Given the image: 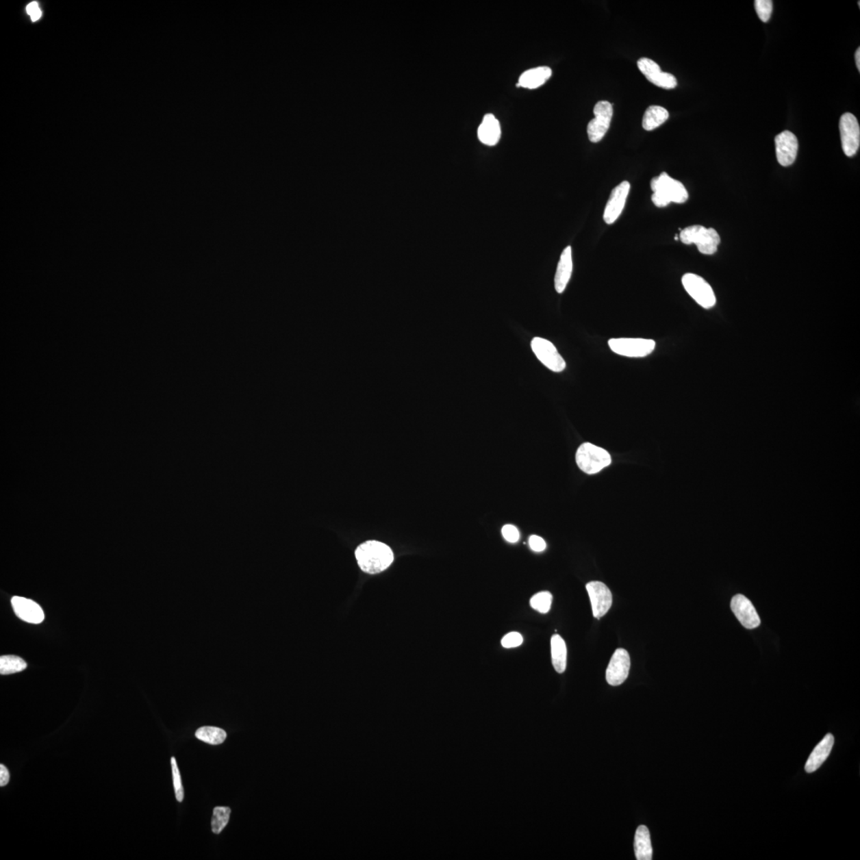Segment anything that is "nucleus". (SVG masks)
Returning <instances> with one entry per match:
<instances>
[{"label": "nucleus", "mask_w": 860, "mask_h": 860, "mask_svg": "<svg viewBox=\"0 0 860 860\" xmlns=\"http://www.w3.org/2000/svg\"><path fill=\"white\" fill-rule=\"evenodd\" d=\"M231 810L228 807H216L214 809L212 820V832L214 834L221 833L226 827L231 817Z\"/></svg>", "instance_id": "obj_26"}, {"label": "nucleus", "mask_w": 860, "mask_h": 860, "mask_svg": "<svg viewBox=\"0 0 860 860\" xmlns=\"http://www.w3.org/2000/svg\"><path fill=\"white\" fill-rule=\"evenodd\" d=\"M170 763H172L173 785H174V789H175V798H177L179 802H182L184 798V787L182 785V780H181V776H180L179 770L178 768L177 762V760H175L174 757H173L172 759H170Z\"/></svg>", "instance_id": "obj_28"}, {"label": "nucleus", "mask_w": 860, "mask_h": 860, "mask_svg": "<svg viewBox=\"0 0 860 860\" xmlns=\"http://www.w3.org/2000/svg\"><path fill=\"white\" fill-rule=\"evenodd\" d=\"M630 188L631 186L628 181H623L612 190L603 214L605 223L613 224L620 216L627 203Z\"/></svg>", "instance_id": "obj_12"}, {"label": "nucleus", "mask_w": 860, "mask_h": 860, "mask_svg": "<svg viewBox=\"0 0 860 860\" xmlns=\"http://www.w3.org/2000/svg\"><path fill=\"white\" fill-rule=\"evenodd\" d=\"M551 659L555 671L558 673H564L566 668V661H568V648L564 640L559 635L555 634L551 637Z\"/></svg>", "instance_id": "obj_22"}, {"label": "nucleus", "mask_w": 860, "mask_h": 860, "mask_svg": "<svg viewBox=\"0 0 860 860\" xmlns=\"http://www.w3.org/2000/svg\"><path fill=\"white\" fill-rule=\"evenodd\" d=\"M27 667V664L21 657L16 656H3L0 658V673L1 675H10L21 672Z\"/></svg>", "instance_id": "obj_25"}, {"label": "nucleus", "mask_w": 860, "mask_h": 860, "mask_svg": "<svg viewBox=\"0 0 860 860\" xmlns=\"http://www.w3.org/2000/svg\"><path fill=\"white\" fill-rule=\"evenodd\" d=\"M10 781V773L7 767L1 764L0 766V786L7 785Z\"/></svg>", "instance_id": "obj_34"}, {"label": "nucleus", "mask_w": 860, "mask_h": 860, "mask_svg": "<svg viewBox=\"0 0 860 860\" xmlns=\"http://www.w3.org/2000/svg\"><path fill=\"white\" fill-rule=\"evenodd\" d=\"M529 546L532 551L535 552H542L546 549V544L542 538L538 535H531L529 539Z\"/></svg>", "instance_id": "obj_32"}, {"label": "nucleus", "mask_w": 860, "mask_h": 860, "mask_svg": "<svg viewBox=\"0 0 860 860\" xmlns=\"http://www.w3.org/2000/svg\"><path fill=\"white\" fill-rule=\"evenodd\" d=\"M609 346L616 354L629 358H642L653 353L656 348V342L639 338L611 339Z\"/></svg>", "instance_id": "obj_6"}, {"label": "nucleus", "mask_w": 860, "mask_h": 860, "mask_svg": "<svg viewBox=\"0 0 860 860\" xmlns=\"http://www.w3.org/2000/svg\"><path fill=\"white\" fill-rule=\"evenodd\" d=\"M840 136L845 155L852 157L860 145V128L856 116L850 112L844 114L839 121Z\"/></svg>", "instance_id": "obj_9"}, {"label": "nucleus", "mask_w": 860, "mask_h": 860, "mask_svg": "<svg viewBox=\"0 0 860 860\" xmlns=\"http://www.w3.org/2000/svg\"><path fill=\"white\" fill-rule=\"evenodd\" d=\"M834 737L832 734L826 735L822 742H819L817 746L809 757L806 762L805 770L807 773L811 774L817 771L822 766L830 752H832L834 745Z\"/></svg>", "instance_id": "obj_18"}, {"label": "nucleus", "mask_w": 860, "mask_h": 860, "mask_svg": "<svg viewBox=\"0 0 860 860\" xmlns=\"http://www.w3.org/2000/svg\"><path fill=\"white\" fill-rule=\"evenodd\" d=\"M573 272L572 250L568 246L561 253L555 277V290L563 293L570 280Z\"/></svg>", "instance_id": "obj_17"}, {"label": "nucleus", "mask_w": 860, "mask_h": 860, "mask_svg": "<svg viewBox=\"0 0 860 860\" xmlns=\"http://www.w3.org/2000/svg\"><path fill=\"white\" fill-rule=\"evenodd\" d=\"M227 736L226 731L214 726H203L195 733V737L198 739L212 745L222 744L226 740Z\"/></svg>", "instance_id": "obj_24"}, {"label": "nucleus", "mask_w": 860, "mask_h": 860, "mask_svg": "<svg viewBox=\"0 0 860 860\" xmlns=\"http://www.w3.org/2000/svg\"><path fill=\"white\" fill-rule=\"evenodd\" d=\"M680 239L685 245L696 244L698 251L705 255L716 253L721 242L715 229L706 228L698 225L683 229L681 232Z\"/></svg>", "instance_id": "obj_3"}, {"label": "nucleus", "mask_w": 860, "mask_h": 860, "mask_svg": "<svg viewBox=\"0 0 860 860\" xmlns=\"http://www.w3.org/2000/svg\"><path fill=\"white\" fill-rule=\"evenodd\" d=\"M635 856L637 860H652L653 847L649 831L644 825L639 826L635 834Z\"/></svg>", "instance_id": "obj_21"}, {"label": "nucleus", "mask_w": 860, "mask_h": 860, "mask_svg": "<svg viewBox=\"0 0 860 860\" xmlns=\"http://www.w3.org/2000/svg\"><path fill=\"white\" fill-rule=\"evenodd\" d=\"M776 155L779 163L783 167H789L795 162L798 153V140L789 131H784L776 136Z\"/></svg>", "instance_id": "obj_14"}, {"label": "nucleus", "mask_w": 860, "mask_h": 860, "mask_svg": "<svg viewBox=\"0 0 860 860\" xmlns=\"http://www.w3.org/2000/svg\"><path fill=\"white\" fill-rule=\"evenodd\" d=\"M755 7L757 16L763 23H767L773 13V1L771 0H756Z\"/></svg>", "instance_id": "obj_29"}, {"label": "nucleus", "mask_w": 860, "mask_h": 860, "mask_svg": "<svg viewBox=\"0 0 860 860\" xmlns=\"http://www.w3.org/2000/svg\"><path fill=\"white\" fill-rule=\"evenodd\" d=\"M855 57H856V63H857V69L859 71H860V49L859 47L857 49V51L856 52V55H855Z\"/></svg>", "instance_id": "obj_35"}, {"label": "nucleus", "mask_w": 860, "mask_h": 860, "mask_svg": "<svg viewBox=\"0 0 860 860\" xmlns=\"http://www.w3.org/2000/svg\"><path fill=\"white\" fill-rule=\"evenodd\" d=\"M612 459L605 449L591 443L581 444L576 453V462L581 471L595 474L610 465Z\"/></svg>", "instance_id": "obj_4"}, {"label": "nucleus", "mask_w": 860, "mask_h": 860, "mask_svg": "<svg viewBox=\"0 0 860 860\" xmlns=\"http://www.w3.org/2000/svg\"><path fill=\"white\" fill-rule=\"evenodd\" d=\"M669 117L668 112L663 107L659 105H651L645 111L642 126L643 129L646 131H653L658 128L666 122Z\"/></svg>", "instance_id": "obj_23"}, {"label": "nucleus", "mask_w": 860, "mask_h": 860, "mask_svg": "<svg viewBox=\"0 0 860 860\" xmlns=\"http://www.w3.org/2000/svg\"><path fill=\"white\" fill-rule=\"evenodd\" d=\"M27 12L29 14H30L32 21L34 22L38 21V19L42 16L41 10L39 8L38 4L36 2H33L29 4L27 8Z\"/></svg>", "instance_id": "obj_33"}, {"label": "nucleus", "mask_w": 860, "mask_h": 860, "mask_svg": "<svg viewBox=\"0 0 860 860\" xmlns=\"http://www.w3.org/2000/svg\"><path fill=\"white\" fill-rule=\"evenodd\" d=\"M503 538L509 542H516L520 539V532L515 526L507 524L503 527Z\"/></svg>", "instance_id": "obj_31"}, {"label": "nucleus", "mask_w": 860, "mask_h": 860, "mask_svg": "<svg viewBox=\"0 0 860 860\" xmlns=\"http://www.w3.org/2000/svg\"><path fill=\"white\" fill-rule=\"evenodd\" d=\"M481 142L488 146H494L499 142L501 128L499 121L492 114H486L477 131Z\"/></svg>", "instance_id": "obj_19"}, {"label": "nucleus", "mask_w": 860, "mask_h": 860, "mask_svg": "<svg viewBox=\"0 0 860 860\" xmlns=\"http://www.w3.org/2000/svg\"><path fill=\"white\" fill-rule=\"evenodd\" d=\"M552 594L548 591H542L538 593L531 598L530 605L532 609L538 611L541 614H547L549 612L552 603Z\"/></svg>", "instance_id": "obj_27"}, {"label": "nucleus", "mask_w": 860, "mask_h": 860, "mask_svg": "<svg viewBox=\"0 0 860 860\" xmlns=\"http://www.w3.org/2000/svg\"><path fill=\"white\" fill-rule=\"evenodd\" d=\"M551 75L552 71L548 66L533 68L522 73L517 86L525 89L535 90L544 85Z\"/></svg>", "instance_id": "obj_20"}, {"label": "nucleus", "mask_w": 860, "mask_h": 860, "mask_svg": "<svg viewBox=\"0 0 860 860\" xmlns=\"http://www.w3.org/2000/svg\"><path fill=\"white\" fill-rule=\"evenodd\" d=\"M653 190L652 201L655 206L662 208L671 203L682 204L687 202L688 192L684 185L675 179L662 173L651 181Z\"/></svg>", "instance_id": "obj_2"}, {"label": "nucleus", "mask_w": 860, "mask_h": 860, "mask_svg": "<svg viewBox=\"0 0 860 860\" xmlns=\"http://www.w3.org/2000/svg\"><path fill=\"white\" fill-rule=\"evenodd\" d=\"M594 118L587 126L588 138L591 142L598 143L607 134L614 115L613 105L607 101H598L594 109Z\"/></svg>", "instance_id": "obj_7"}, {"label": "nucleus", "mask_w": 860, "mask_h": 860, "mask_svg": "<svg viewBox=\"0 0 860 860\" xmlns=\"http://www.w3.org/2000/svg\"><path fill=\"white\" fill-rule=\"evenodd\" d=\"M682 284L685 290L698 305L706 309H711L716 304V297L711 286L703 277L686 273L682 277Z\"/></svg>", "instance_id": "obj_5"}, {"label": "nucleus", "mask_w": 860, "mask_h": 860, "mask_svg": "<svg viewBox=\"0 0 860 860\" xmlns=\"http://www.w3.org/2000/svg\"><path fill=\"white\" fill-rule=\"evenodd\" d=\"M12 605L14 614L24 622L37 624L42 623L45 618L40 605L32 600L16 596L12 599Z\"/></svg>", "instance_id": "obj_16"}, {"label": "nucleus", "mask_w": 860, "mask_h": 860, "mask_svg": "<svg viewBox=\"0 0 860 860\" xmlns=\"http://www.w3.org/2000/svg\"><path fill=\"white\" fill-rule=\"evenodd\" d=\"M637 66L640 71L653 85L666 90L675 89L677 86L676 77L672 73L663 72L657 63L650 58H640L637 61Z\"/></svg>", "instance_id": "obj_11"}, {"label": "nucleus", "mask_w": 860, "mask_h": 860, "mask_svg": "<svg viewBox=\"0 0 860 860\" xmlns=\"http://www.w3.org/2000/svg\"><path fill=\"white\" fill-rule=\"evenodd\" d=\"M531 346L537 359L546 368L556 373L561 372L565 370L566 362L551 342L540 337H535L531 340Z\"/></svg>", "instance_id": "obj_8"}, {"label": "nucleus", "mask_w": 860, "mask_h": 860, "mask_svg": "<svg viewBox=\"0 0 860 860\" xmlns=\"http://www.w3.org/2000/svg\"><path fill=\"white\" fill-rule=\"evenodd\" d=\"M731 609L742 627L748 629L759 627L760 618L754 605L745 596L737 594L731 600Z\"/></svg>", "instance_id": "obj_15"}, {"label": "nucleus", "mask_w": 860, "mask_h": 860, "mask_svg": "<svg viewBox=\"0 0 860 860\" xmlns=\"http://www.w3.org/2000/svg\"><path fill=\"white\" fill-rule=\"evenodd\" d=\"M355 558L362 570L375 574L387 570L394 561V554L388 545L379 541H368L355 551Z\"/></svg>", "instance_id": "obj_1"}, {"label": "nucleus", "mask_w": 860, "mask_h": 860, "mask_svg": "<svg viewBox=\"0 0 860 860\" xmlns=\"http://www.w3.org/2000/svg\"><path fill=\"white\" fill-rule=\"evenodd\" d=\"M630 666L631 663H630L629 654L627 650L623 648L616 650L607 669V681L609 685L619 686L627 681Z\"/></svg>", "instance_id": "obj_13"}, {"label": "nucleus", "mask_w": 860, "mask_h": 860, "mask_svg": "<svg viewBox=\"0 0 860 860\" xmlns=\"http://www.w3.org/2000/svg\"><path fill=\"white\" fill-rule=\"evenodd\" d=\"M522 642H524V638L520 633L517 632L507 633L501 641L502 646L505 648L519 647Z\"/></svg>", "instance_id": "obj_30"}, {"label": "nucleus", "mask_w": 860, "mask_h": 860, "mask_svg": "<svg viewBox=\"0 0 860 860\" xmlns=\"http://www.w3.org/2000/svg\"><path fill=\"white\" fill-rule=\"evenodd\" d=\"M586 590L592 605L594 617L597 619L603 618L612 607V593L607 585L597 581H590L586 585Z\"/></svg>", "instance_id": "obj_10"}]
</instances>
